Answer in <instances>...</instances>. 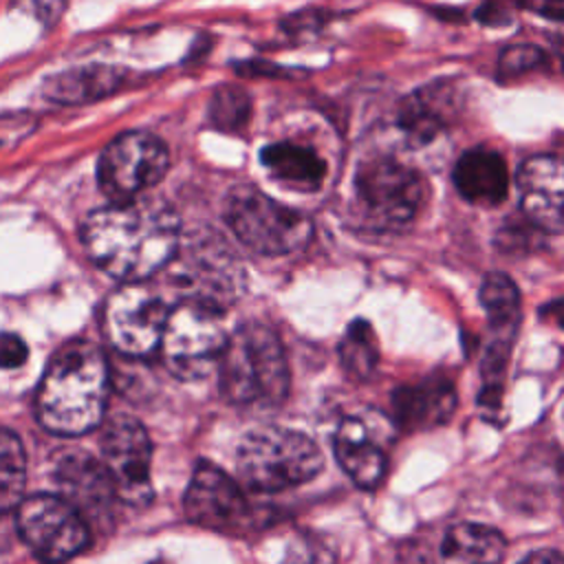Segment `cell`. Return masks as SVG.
Here are the masks:
<instances>
[{
    "mask_svg": "<svg viewBox=\"0 0 564 564\" xmlns=\"http://www.w3.org/2000/svg\"><path fill=\"white\" fill-rule=\"evenodd\" d=\"M128 68L108 64H86L48 75L42 84V95L59 106H84L101 101L123 88Z\"/></svg>",
    "mask_w": 564,
    "mask_h": 564,
    "instance_id": "19",
    "label": "cell"
},
{
    "mask_svg": "<svg viewBox=\"0 0 564 564\" xmlns=\"http://www.w3.org/2000/svg\"><path fill=\"white\" fill-rule=\"evenodd\" d=\"M227 337L223 306L200 300H181L170 308L159 352L174 377L196 381L218 368Z\"/></svg>",
    "mask_w": 564,
    "mask_h": 564,
    "instance_id": "7",
    "label": "cell"
},
{
    "mask_svg": "<svg viewBox=\"0 0 564 564\" xmlns=\"http://www.w3.org/2000/svg\"><path fill=\"white\" fill-rule=\"evenodd\" d=\"M333 452L339 467L357 487L375 489L383 480L386 454L361 419L348 416L337 425Z\"/></svg>",
    "mask_w": 564,
    "mask_h": 564,
    "instance_id": "20",
    "label": "cell"
},
{
    "mask_svg": "<svg viewBox=\"0 0 564 564\" xmlns=\"http://www.w3.org/2000/svg\"><path fill=\"white\" fill-rule=\"evenodd\" d=\"M55 480L59 496L68 500L86 522L110 513L112 502L119 500L106 465L86 452H68L57 463Z\"/></svg>",
    "mask_w": 564,
    "mask_h": 564,
    "instance_id": "15",
    "label": "cell"
},
{
    "mask_svg": "<svg viewBox=\"0 0 564 564\" xmlns=\"http://www.w3.org/2000/svg\"><path fill=\"white\" fill-rule=\"evenodd\" d=\"M18 531L44 562H66L88 546L86 518L62 496L35 494L18 505Z\"/></svg>",
    "mask_w": 564,
    "mask_h": 564,
    "instance_id": "10",
    "label": "cell"
},
{
    "mask_svg": "<svg viewBox=\"0 0 564 564\" xmlns=\"http://www.w3.org/2000/svg\"><path fill=\"white\" fill-rule=\"evenodd\" d=\"M79 236L104 273L121 282H143L174 258L181 223L165 200L137 196L90 212Z\"/></svg>",
    "mask_w": 564,
    "mask_h": 564,
    "instance_id": "1",
    "label": "cell"
},
{
    "mask_svg": "<svg viewBox=\"0 0 564 564\" xmlns=\"http://www.w3.org/2000/svg\"><path fill=\"white\" fill-rule=\"evenodd\" d=\"M546 64V53L533 44H511L500 53L498 70L502 77H516Z\"/></svg>",
    "mask_w": 564,
    "mask_h": 564,
    "instance_id": "27",
    "label": "cell"
},
{
    "mask_svg": "<svg viewBox=\"0 0 564 564\" xmlns=\"http://www.w3.org/2000/svg\"><path fill=\"white\" fill-rule=\"evenodd\" d=\"M152 564H165V562H163V560H156V562H152Z\"/></svg>",
    "mask_w": 564,
    "mask_h": 564,
    "instance_id": "34",
    "label": "cell"
},
{
    "mask_svg": "<svg viewBox=\"0 0 564 564\" xmlns=\"http://www.w3.org/2000/svg\"><path fill=\"white\" fill-rule=\"evenodd\" d=\"M24 482H26L24 447L11 430L0 427V513L20 505Z\"/></svg>",
    "mask_w": 564,
    "mask_h": 564,
    "instance_id": "25",
    "label": "cell"
},
{
    "mask_svg": "<svg viewBox=\"0 0 564 564\" xmlns=\"http://www.w3.org/2000/svg\"><path fill=\"white\" fill-rule=\"evenodd\" d=\"M452 181L467 203L480 207L500 205L509 192V172L502 154L485 145L469 148L458 156Z\"/></svg>",
    "mask_w": 564,
    "mask_h": 564,
    "instance_id": "18",
    "label": "cell"
},
{
    "mask_svg": "<svg viewBox=\"0 0 564 564\" xmlns=\"http://www.w3.org/2000/svg\"><path fill=\"white\" fill-rule=\"evenodd\" d=\"M513 2L546 20L564 22V0H513Z\"/></svg>",
    "mask_w": 564,
    "mask_h": 564,
    "instance_id": "30",
    "label": "cell"
},
{
    "mask_svg": "<svg viewBox=\"0 0 564 564\" xmlns=\"http://www.w3.org/2000/svg\"><path fill=\"white\" fill-rule=\"evenodd\" d=\"M170 306L143 282H123L104 306V333L123 355L143 357L159 348Z\"/></svg>",
    "mask_w": 564,
    "mask_h": 564,
    "instance_id": "9",
    "label": "cell"
},
{
    "mask_svg": "<svg viewBox=\"0 0 564 564\" xmlns=\"http://www.w3.org/2000/svg\"><path fill=\"white\" fill-rule=\"evenodd\" d=\"M352 194L364 220L394 231L419 218L427 205L430 185L416 167L392 156H372L357 165Z\"/></svg>",
    "mask_w": 564,
    "mask_h": 564,
    "instance_id": "6",
    "label": "cell"
},
{
    "mask_svg": "<svg viewBox=\"0 0 564 564\" xmlns=\"http://www.w3.org/2000/svg\"><path fill=\"white\" fill-rule=\"evenodd\" d=\"M456 88L449 82H434L412 90L397 108V128L410 145L432 143L454 119Z\"/></svg>",
    "mask_w": 564,
    "mask_h": 564,
    "instance_id": "17",
    "label": "cell"
},
{
    "mask_svg": "<svg viewBox=\"0 0 564 564\" xmlns=\"http://www.w3.org/2000/svg\"><path fill=\"white\" fill-rule=\"evenodd\" d=\"M101 463L106 465L121 502L139 507L152 500V443L137 419L128 414L108 419L101 436Z\"/></svg>",
    "mask_w": 564,
    "mask_h": 564,
    "instance_id": "11",
    "label": "cell"
},
{
    "mask_svg": "<svg viewBox=\"0 0 564 564\" xmlns=\"http://www.w3.org/2000/svg\"><path fill=\"white\" fill-rule=\"evenodd\" d=\"M110 372L104 350L86 339L66 341L46 364L35 392L42 427L59 436H79L104 421Z\"/></svg>",
    "mask_w": 564,
    "mask_h": 564,
    "instance_id": "2",
    "label": "cell"
},
{
    "mask_svg": "<svg viewBox=\"0 0 564 564\" xmlns=\"http://www.w3.org/2000/svg\"><path fill=\"white\" fill-rule=\"evenodd\" d=\"M518 564H564V555L551 549H542V551H533L529 553L522 562Z\"/></svg>",
    "mask_w": 564,
    "mask_h": 564,
    "instance_id": "33",
    "label": "cell"
},
{
    "mask_svg": "<svg viewBox=\"0 0 564 564\" xmlns=\"http://www.w3.org/2000/svg\"><path fill=\"white\" fill-rule=\"evenodd\" d=\"M476 18L478 22L482 24H489V26H500V24H507L509 22V15L505 13V9L494 2V0H487L478 11H476Z\"/></svg>",
    "mask_w": 564,
    "mask_h": 564,
    "instance_id": "32",
    "label": "cell"
},
{
    "mask_svg": "<svg viewBox=\"0 0 564 564\" xmlns=\"http://www.w3.org/2000/svg\"><path fill=\"white\" fill-rule=\"evenodd\" d=\"M170 170V150L148 130L117 134L97 159V185L110 203L143 196Z\"/></svg>",
    "mask_w": 564,
    "mask_h": 564,
    "instance_id": "8",
    "label": "cell"
},
{
    "mask_svg": "<svg viewBox=\"0 0 564 564\" xmlns=\"http://www.w3.org/2000/svg\"><path fill=\"white\" fill-rule=\"evenodd\" d=\"M480 302L487 313L489 348L485 355V375H500L520 326V291L505 273H487L480 284Z\"/></svg>",
    "mask_w": 564,
    "mask_h": 564,
    "instance_id": "16",
    "label": "cell"
},
{
    "mask_svg": "<svg viewBox=\"0 0 564 564\" xmlns=\"http://www.w3.org/2000/svg\"><path fill=\"white\" fill-rule=\"evenodd\" d=\"M505 553L507 542L500 531L478 522H458L443 538L441 564H502Z\"/></svg>",
    "mask_w": 564,
    "mask_h": 564,
    "instance_id": "23",
    "label": "cell"
},
{
    "mask_svg": "<svg viewBox=\"0 0 564 564\" xmlns=\"http://www.w3.org/2000/svg\"><path fill=\"white\" fill-rule=\"evenodd\" d=\"M183 509L189 522L220 533H242L253 518L240 485L209 460L196 463Z\"/></svg>",
    "mask_w": 564,
    "mask_h": 564,
    "instance_id": "12",
    "label": "cell"
},
{
    "mask_svg": "<svg viewBox=\"0 0 564 564\" xmlns=\"http://www.w3.org/2000/svg\"><path fill=\"white\" fill-rule=\"evenodd\" d=\"M11 11L35 20L42 29H53L66 11V0H11Z\"/></svg>",
    "mask_w": 564,
    "mask_h": 564,
    "instance_id": "28",
    "label": "cell"
},
{
    "mask_svg": "<svg viewBox=\"0 0 564 564\" xmlns=\"http://www.w3.org/2000/svg\"><path fill=\"white\" fill-rule=\"evenodd\" d=\"M220 392L236 405H280L291 386V372L280 337L260 322L238 326L218 361Z\"/></svg>",
    "mask_w": 564,
    "mask_h": 564,
    "instance_id": "3",
    "label": "cell"
},
{
    "mask_svg": "<svg viewBox=\"0 0 564 564\" xmlns=\"http://www.w3.org/2000/svg\"><path fill=\"white\" fill-rule=\"evenodd\" d=\"M324 467L319 445L289 427L247 432L236 449V471L242 485L258 494H278L313 480Z\"/></svg>",
    "mask_w": 564,
    "mask_h": 564,
    "instance_id": "4",
    "label": "cell"
},
{
    "mask_svg": "<svg viewBox=\"0 0 564 564\" xmlns=\"http://www.w3.org/2000/svg\"><path fill=\"white\" fill-rule=\"evenodd\" d=\"M240 75H269V77H293V73H289V68H282L278 64H269V62H260V59H249V62H240L236 64Z\"/></svg>",
    "mask_w": 564,
    "mask_h": 564,
    "instance_id": "31",
    "label": "cell"
},
{
    "mask_svg": "<svg viewBox=\"0 0 564 564\" xmlns=\"http://www.w3.org/2000/svg\"><path fill=\"white\" fill-rule=\"evenodd\" d=\"M223 218L234 236L260 256H289L304 249L313 236V220L256 185H236L223 203Z\"/></svg>",
    "mask_w": 564,
    "mask_h": 564,
    "instance_id": "5",
    "label": "cell"
},
{
    "mask_svg": "<svg viewBox=\"0 0 564 564\" xmlns=\"http://www.w3.org/2000/svg\"><path fill=\"white\" fill-rule=\"evenodd\" d=\"M341 368L348 377L366 381L379 364V346L375 330L366 319H355L339 341Z\"/></svg>",
    "mask_w": 564,
    "mask_h": 564,
    "instance_id": "24",
    "label": "cell"
},
{
    "mask_svg": "<svg viewBox=\"0 0 564 564\" xmlns=\"http://www.w3.org/2000/svg\"><path fill=\"white\" fill-rule=\"evenodd\" d=\"M394 416L399 419L401 427L419 430V427H434L452 416L456 392L449 381L445 379H427L419 386H408L394 392Z\"/></svg>",
    "mask_w": 564,
    "mask_h": 564,
    "instance_id": "21",
    "label": "cell"
},
{
    "mask_svg": "<svg viewBox=\"0 0 564 564\" xmlns=\"http://www.w3.org/2000/svg\"><path fill=\"white\" fill-rule=\"evenodd\" d=\"M520 209L540 231H564V159L533 154L518 170Z\"/></svg>",
    "mask_w": 564,
    "mask_h": 564,
    "instance_id": "14",
    "label": "cell"
},
{
    "mask_svg": "<svg viewBox=\"0 0 564 564\" xmlns=\"http://www.w3.org/2000/svg\"><path fill=\"white\" fill-rule=\"evenodd\" d=\"M260 163L269 174L295 189H317L326 176L324 159L311 148L295 141H275L260 150Z\"/></svg>",
    "mask_w": 564,
    "mask_h": 564,
    "instance_id": "22",
    "label": "cell"
},
{
    "mask_svg": "<svg viewBox=\"0 0 564 564\" xmlns=\"http://www.w3.org/2000/svg\"><path fill=\"white\" fill-rule=\"evenodd\" d=\"M29 357V348L15 333H0V368L13 370L22 366Z\"/></svg>",
    "mask_w": 564,
    "mask_h": 564,
    "instance_id": "29",
    "label": "cell"
},
{
    "mask_svg": "<svg viewBox=\"0 0 564 564\" xmlns=\"http://www.w3.org/2000/svg\"><path fill=\"white\" fill-rule=\"evenodd\" d=\"M223 247L207 236L181 240L174 258L165 264L170 280L183 291V300H200L223 306L229 293V269Z\"/></svg>",
    "mask_w": 564,
    "mask_h": 564,
    "instance_id": "13",
    "label": "cell"
},
{
    "mask_svg": "<svg viewBox=\"0 0 564 564\" xmlns=\"http://www.w3.org/2000/svg\"><path fill=\"white\" fill-rule=\"evenodd\" d=\"M251 95L236 84H220L214 88L207 106L209 123L223 132H238L251 119Z\"/></svg>",
    "mask_w": 564,
    "mask_h": 564,
    "instance_id": "26",
    "label": "cell"
}]
</instances>
